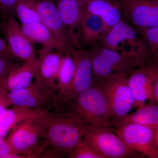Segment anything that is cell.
I'll return each mask as SVG.
<instances>
[{"label":"cell","instance_id":"obj_1","mask_svg":"<svg viewBox=\"0 0 158 158\" xmlns=\"http://www.w3.org/2000/svg\"><path fill=\"white\" fill-rule=\"evenodd\" d=\"M65 110L38 116L37 122L44 146H51L63 156L70 157L85 133L93 129L78 118L66 105Z\"/></svg>","mask_w":158,"mask_h":158},{"label":"cell","instance_id":"obj_2","mask_svg":"<svg viewBox=\"0 0 158 158\" xmlns=\"http://www.w3.org/2000/svg\"><path fill=\"white\" fill-rule=\"evenodd\" d=\"M65 105L90 127L108 129L115 132L110 104L98 82H94L90 88L79 94L74 100Z\"/></svg>","mask_w":158,"mask_h":158},{"label":"cell","instance_id":"obj_3","mask_svg":"<svg viewBox=\"0 0 158 158\" xmlns=\"http://www.w3.org/2000/svg\"><path fill=\"white\" fill-rule=\"evenodd\" d=\"M99 41L102 47L125 56L139 67L152 62L146 43L136 29L123 19L111 28Z\"/></svg>","mask_w":158,"mask_h":158},{"label":"cell","instance_id":"obj_4","mask_svg":"<svg viewBox=\"0 0 158 158\" xmlns=\"http://www.w3.org/2000/svg\"><path fill=\"white\" fill-rule=\"evenodd\" d=\"M90 52L94 82L113 75L128 78L135 70L140 68L129 58L109 48L101 47Z\"/></svg>","mask_w":158,"mask_h":158},{"label":"cell","instance_id":"obj_5","mask_svg":"<svg viewBox=\"0 0 158 158\" xmlns=\"http://www.w3.org/2000/svg\"><path fill=\"white\" fill-rule=\"evenodd\" d=\"M108 129L99 128L88 131L83 139L91 144L103 158H141L140 153L131 149L123 141Z\"/></svg>","mask_w":158,"mask_h":158},{"label":"cell","instance_id":"obj_6","mask_svg":"<svg viewBox=\"0 0 158 158\" xmlns=\"http://www.w3.org/2000/svg\"><path fill=\"white\" fill-rule=\"evenodd\" d=\"M1 28L15 58L30 65L37 75L39 67L37 52L32 45V42L23 33L20 24L13 16H11L2 22Z\"/></svg>","mask_w":158,"mask_h":158},{"label":"cell","instance_id":"obj_7","mask_svg":"<svg viewBox=\"0 0 158 158\" xmlns=\"http://www.w3.org/2000/svg\"><path fill=\"white\" fill-rule=\"evenodd\" d=\"M97 82L101 85L108 99L112 113V121L121 118L135 108L127 78L113 75Z\"/></svg>","mask_w":158,"mask_h":158},{"label":"cell","instance_id":"obj_8","mask_svg":"<svg viewBox=\"0 0 158 158\" xmlns=\"http://www.w3.org/2000/svg\"><path fill=\"white\" fill-rule=\"evenodd\" d=\"M12 106L27 108L34 111H46L59 100L58 94L35 80L22 89L9 91Z\"/></svg>","mask_w":158,"mask_h":158},{"label":"cell","instance_id":"obj_9","mask_svg":"<svg viewBox=\"0 0 158 158\" xmlns=\"http://www.w3.org/2000/svg\"><path fill=\"white\" fill-rule=\"evenodd\" d=\"M156 129L136 123H128L115 129V133L131 149L144 156L158 158Z\"/></svg>","mask_w":158,"mask_h":158},{"label":"cell","instance_id":"obj_10","mask_svg":"<svg viewBox=\"0 0 158 158\" xmlns=\"http://www.w3.org/2000/svg\"><path fill=\"white\" fill-rule=\"evenodd\" d=\"M69 49L74 61L75 70L70 88L60 100L62 104H66L73 101L79 94L90 88L94 83L90 51L80 49Z\"/></svg>","mask_w":158,"mask_h":158},{"label":"cell","instance_id":"obj_11","mask_svg":"<svg viewBox=\"0 0 158 158\" xmlns=\"http://www.w3.org/2000/svg\"><path fill=\"white\" fill-rule=\"evenodd\" d=\"M39 14L40 21L49 29L56 41V50L64 54L69 48L68 33L56 3L52 0H32Z\"/></svg>","mask_w":158,"mask_h":158},{"label":"cell","instance_id":"obj_12","mask_svg":"<svg viewBox=\"0 0 158 158\" xmlns=\"http://www.w3.org/2000/svg\"><path fill=\"white\" fill-rule=\"evenodd\" d=\"M124 17L138 28L158 27V4L153 0H119Z\"/></svg>","mask_w":158,"mask_h":158},{"label":"cell","instance_id":"obj_13","mask_svg":"<svg viewBox=\"0 0 158 158\" xmlns=\"http://www.w3.org/2000/svg\"><path fill=\"white\" fill-rule=\"evenodd\" d=\"M38 117L20 123L6 138L16 153L25 158L35 157L33 151L40 138L37 122Z\"/></svg>","mask_w":158,"mask_h":158},{"label":"cell","instance_id":"obj_14","mask_svg":"<svg viewBox=\"0 0 158 158\" xmlns=\"http://www.w3.org/2000/svg\"><path fill=\"white\" fill-rule=\"evenodd\" d=\"M135 108H140L149 104L156 103L153 91L152 70L148 65L135 70L127 78Z\"/></svg>","mask_w":158,"mask_h":158},{"label":"cell","instance_id":"obj_15","mask_svg":"<svg viewBox=\"0 0 158 158\" xmlns=\"http://www.w3.org/2000/svg\"><path fill=\"white\" fill-rule=\"evenodd\" d=\"M39 67L35 80L59 95L58 76L63 54L59 52L37 51Z\"/></svg>","mask_w":158,"mask_h":158},{"label":"cell","instance_id":"obj_16","mask_svg":"<svg viewBox=\"0 0 158 158\" xmlns=\"http://www.w3.org/2000/svg\"><path fill=\"white\" fill-rule=\"evenodd\" d=\"M56 5L62 21L67 30L70 43L78 44L81 37V23L84 12L77 0H56Z\"/></svg>","mask_w":158,"mask_h":158},{"label":"cell","instance_id":"obj_17","mask_svg":"<svg viewBox=\"0 0 158 158\" xmlns=\"http://www.w3.org/2000/svg\"><path fill=\"white\" fill-rule=\"evenodd\" d=\"M46 111H34L15 106L2 110L0 112V138H5L11 130L20 123L38 117Z\"/></svg>","mask_w":158,"mask_h":158},{"label":"cell","instance_id":"obj_18","mask_svg":"<svg viewBox=\"0 0 158 158\" xmlns=\"http://www.w3.org/2000/svg\"><path fill=\"white\" fill-rule=\"evenodd\" d=\"M112 123L115 129L123 125L136 123L156 129L158 127V105L148 104Z\"/></svg>","mask_w":158,"mask_h":158},{"label":"cell","instance_id":"obj_19","mask_svg":"<svg viewBox=\"0 0 158 158\" xmlns=\"http://www.w3.org/2000/svg\"><path fill=\"white\" fill-rule=\"evenodd\" d=\"M84 12L100 17L111 29L122 19L121 10L118 3L110 0H94L83 6Z\"/></svg>","mask_w":158,"mask_h":158},{"label":"cell","instance_id":"obj_20","mask_svg":"<svg viewBox=\"0 0 158 158\" xmlns=\"http://www.w3.org/2000/svg\"><path fill=\"white\" fill-rule=\"evenodd\" d=\"M110 30L100 17L84 12L81 25V38L83 43L88 45L100 41Z\"/></svg>","mask_w":158,"mask_h":158},{"label":"cell","instance_id":"obj_21","mask_svg":"<svg viewBox=\"0 0 158 158\" xmlns=\"http://www.w3.org/2000/svg\"><path fill=\"white\" fill-rule=\"evenodd\" d=\"M21 27L23 33L31 42L37 43L41 45L42 50L49 52L56 49L53 35L41 22L23 25Z\"/></svg>","mask_w":158,"mask_h":158},{"label":"cell","instance_id":"obj_22","mask_svg":"<svg viewBox=\"0 0 158 158\" xmlns=\"http://www.w3.org/2000/svg\"><path fill=\"white\" fill-rule=\"evenodd\" d=\"M36 73L27 63L16 65L3 77L8 91L25 88L33 82Z\"/></svg>","mask_w":158,"mask_h":158},{"label":"cell","instance_id":"obj_23","mask_svg":"<svg viewBox=\"0 0 158 158\" xmlns=\"http://www.w3.org/2000/svg\"><path fill=\"white\" fill-rule=\"evenodd\" d=\"M75 64L70 50L68 49L63 55L58 74V84L59 100L65 95L73 81Z\"/></svg>","mask_w":158,"mask_h":158},{"label":"cell","instance_id":"obj_24","mask_svg":"<svg viewBox=\"0 0 158 158\" xmlns=\"http://www.w3.org/2000/svg\"><path fill=\"white\" fill-rule=\"evenodd\" d=\"M21 25L40 21L36 6L32 0H19L15 10Z\"/></svg>","mask_w":158,"mask_h":158},{"label":"cell","instance_id":"obj_25","mask_svg":"<svg viewBox=\"0 0 158 158\" xmlns=\"http://www.w3.org/2000/svg\"><path fill=\"white\" fill-rule=\"evenodd\" d=\"M136 29L147 44L152 62L158 64V27Z\"/></svg>","mask_w":158,"mask_h":158},{"label":"cell","instance_id":"obj_26","mask_svg":"<svg viewBox=\"0 0 158 158\" xmlns=\"http://www.w3.org/2000/svg\"><path fill=\"white\" fill-rule=\"evenodd\" d=\"M71 158H103L91 145L82 139L73 150Z\"/></svg>","mask_w":158,"mask_h":158},{"label":"cell","instance_id":"obj_27","mask_svg":"<svg viewBox=\"0 0 158 158\" xmlns=\"http://www.w3.org/2000/svg\"><path fill=\"white\" fill-rule=\"evenodd\" d=\"M19 0H0V14L7 19L13 16Z\"/></svg>","mask_w":158,"mask_h":158},{"label":"cell","instance_id":"obj_28","mask_svg":"<svg viewBox=\"0 0 158 158\" xmlns=\"http://www.w3.org/2000/svg\"><path fill=\"white\" fill-rule=\"evenodd\" d=\"M4 76L0 78V112L12 106L9 96V91L4 83Z\"/></svg>","mask_w":158,"mask_h":158},{"label":"cell","instance_id":"obj_29","mask_svg":"<svg viewBox=\"0 0 158 158\" xmlns=\"http://www.w3.org/2000/svg\"><path fill=\"white\" fill-rule=\"evenodd\" d=\"M152 73L153 91L156 103L158 105V64L149 63Z\"/></svg>","mask_w":158,"mask_h":158},{"label":"cell","instance_id":"obj_30","mask_svg":"<svg viewBox=\"0 0 158 158\" xmlns=\"http://www.w3.org/2000/svg\"><path fill=\"white\" fill-rule=\"evenodd\" d=\"M16 64L14 61L6 57H0V78L6 75L12 67Z\"/></svg>","mask_w":158,"mask_h":158},{"label":"cell","instance_id":"obj_31","mask_svg":"<svg viewBox=\"0 0 158 158\" xmlns=\"http://www.w3.org/2000/svg\"><path fill=\"white\" fill-rule=\"evenodd\" d=\"M0 55L3 57L9 58L13 61L18 59L12 54L7 42L1 37H0Z\"/></svg>","mask_w":158,"mask_h":158},{"label":"cell","instance_id":"obj_32","mask_svg":"<svg viewBox=\"0 0 158 158\" xmlns=\"http://www.w3.org/2000/svg\"><path fill=\"white\" fill-rule=\"evenodd\" d=\"M11 153L18 154L6 139L5 141L0 145V158H2L5 155Z\"/></svg>","mask_w":158,"mask_h":158},{"label":"cell","instance_id":"obj_33","mask_svg":"<svg viewBox=\"0 0 158 158\" xmlns=\"http://www.w3.org/2000/svg\"><path fill=\"white\" fill-rule=\"evenodd\" d=\"M77 1L78 2L80 5L83 7V6L85 4L89 2H91V1H94V0H77Z\"/></svg>","mask_w":158,"mask_h":158},{"label":"cell","instance_id":"obj_34","mask_svg":"<svg viewBox=\"0 0 158 158\" xmlns=\"http://www.w3.org/2000/svg\"><path fill=\"white\" fill-rule=\"evenodd\" d=\"M155 138L156 143L157 146L158 147V127L156 129Z\"/></svg>","mask_w":158,"mask_h":158},{"label":"cell","instance_id":"obj_35","mask_svg":"<svg viewBox=\"0 0 158 158\" xmlns=\"http://www.w3.org/2000/svg\"><path fill=\"white\" fill-rule=\"evenodd\" d=\"M6 140V139L5 138H0V145L3 143L4 141Z\"/></svg>","mask_w":158,"mask_h":158},{"label":"cell","instance_id":"obj_36","mask_svg":"<svg viewBox=\"0 0 158 158\" xmlns=\"http://www.w3.org/2000/svg\"><path fill=\"white\" fill-rule=\"evenodd\" d=\"M153 1H154L156 2L158 4V0H153Z\"/></svg>","mask_w":158,"mask_h":158},{"label":"cell","instance_id":"obj_37","mask_svg":"<svg viewBox=\"0 0 158 158\" xmlns=\"http://www.w3.org/2000/svg\"><path fill=\"white\" fill-rule=\"evenodd\" d=\"M3 57V56H1V55H0V57Z\"/></svg>","mask_w":158,"mask_h":158}]
</instances>
